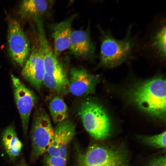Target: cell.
Returning a JSON list of instances; mask_svg holds the SVG:
<instances>
[{
    "mask_svg": "<svg viewBox=\"0 0 166 166\" xmlns=\"http://www.w3.org/2000/svg\"><path fill=\"white\" fill-rule=\"evenodd\" d=\"M70 75L68 91L77 97L93 93L99 81L98 76L83 68H72Z\"/></svg>",
    "mask_w": 166,
    "mask_h": 166,
    "instance_id": "11",
    "label": "cell"
},
{
    "mask_svg": "<svg viewBox=\"0 0 166 166\" xmlns=\"http://www.w3.org/2000/svg\"><path fill=\"white\" fill-rule=\"evenodd\" d=\"M8 23L7 42L9 55L14 62L23 66L30 51L29 40L18 21L10 18Z\"/></svg>",
    "mask_w": 166,
    "mask_h": 166,
    "instance_id": "7",
    "label": "cell"
},
{
    "mask_svg": "<svg viewBox=\"0 0 166 166\" xmlns=\"http://www.w3.org/2000/svg\"><path fill=\"white\" fill-rule=\"evenodd\" d=\"M44 162L45 166H67V158L61 156L46 154Z\"/></svg>",
    "mask_w": 166,
    "mask_h": 166,
    "instance_id": "19",
    "label": "cell"
},
{
    "mask_svg": "<svg viewBox=\"0 0 166 166\" xmlns=\"http://www.w3.org/2000/svg\"><path fill=\"white\" fill-rule=\"evenodd\" d=\"M73 15L51 26V35L54 42L53 52L57 57L63 51L69 49L72 31L73 22L76 17Z\"/></svg>",
    "mask_w": 166,
    "mask_h": 166,
    "instance_id": "12",
    "label": "cell"
},
{
    "mask_svg": "<svg viewBox=\"0 0 166 166\" xmlns=\"http://www.w3.org/2000/svg\"><path fill=\"white\" fill-rule=\"evenodd\" d=\"M33 49L22 70V77L34 88L40 91L43 83L44 64L38 44Z\"/></svg>",
    "mask_w": 166,
    "mask_h": 166,
    "instance_id": "10",
    "label": "cell"
},
{
    "mask_svg": "<svg viewBox=\"0 0 166 166\" xmlns=\"http://www.w3.org/2000/svg\"><path fill=\"white\" fill-rule=\"evenodd\" d=\"M165 19L158 22L152 31L145 45L152 57L162 60L166 59V26Z\"/></svg>",
    "mask_w": 166,
    "mask_h": 166,
    "instance_id": "13",
    "label": "cell"
},
{
    "mask_svg": "<svg viewBox=\"0 0 166 166\" xmlns=\"http://www.w3.org/2000/svg\"><path fill=\"white\" fill-rule=\"evenodd\" d=\"M13 94L15 103L20 115L23 134L27 136L30 116L36 102L33 92L17 77L11 76Z\"/></svg>",
    "mask_w": 166,
    "mask_h": 166,
    "instance_id": "8",
    "label": "cell"
},
{
    "mask_svg": "<svg viewBox=\"0 0 166 166\" xmlns=\"http://www.w3.org/2000/svg\"><path fill=\"white\" fill-rule=\"evenodd\" d=\"M38 44L44 64L43 84L50 90L59 93L68 91L69 80L66 72L54 55L46 37L43 23L37 24Z\"/></svg>",
    "mask_w": 166,
    "mask_h": 166,
    "instance_id": "3",
    "label": "cell"
},
{
    "mask_svg": "<svg viewBox=\"0 0 166 166\" xmlns=\"http://www.w3.org/2000/svg\"><path fill=\"white\" fill-rule=\"evenodd\" d=\"M165 156H162L152 160L147 166H166Z\"/></svg>",
    "mask_w": 166,
    "mask_h": 166,
    "instance_id": "20",
    "label": "cell"
},
{
    "mask_svg": "<svg viewBox=\"0 0 166 166\" xmlns=\"http://www.w3.org/2000/svg\"><path fill=\"white\" fill-rule=\"evenodd\" d=\"M74 123L69 119L57 123L54 128V135L52 142L46 154L67 158L69 146L75 132Z\"/></svg>",
    "mask_w": 166,
    "mask_h": 166,
    "instance_id": "9",
    "label": "cell"
},
{
    "mask_svg": "<svg viewBox=\"0 0 166 166\" xmlns=\"http://www.w3.org/2000/svg\"><path fill=\"white\" fill-rule=\"evenodd\" d=\"M14 166H30L24 160H22L17 162Z\"/></svg>",
    "mask_w": 166,
    "mask_h": 166,
    "instance_id": "21",
    "label": "cell"
},
{
    "mask_svg": "<svg viewBox=\"0 0 166 166\" xmlns=\"http://www.w3.org/2000/svg\"><path fill=\"white\" fill-rule=\"evenodd\" d=\"M132 101L151 116L164 119L166 115V81L156 78L139 84L130 93Z\"/></svg>",
    "mask_w": 166,
    "mask_h": 166,
    "instance_id": "1",
    "label": "cell"
},
{
    "mask_svg": "<svg viewBox=\"0 0 166 166\" xmlns=\"http://www.w3.org/2000/svg\"><path fill=\"white\" fill-rule=\"evenodd\" d=\"M132 26L129 27L125 36L116 38L109 30H101L99 64L107 68L117 66L133 56L137 43L132 34Z\"/></svg>",
    "mask_w": 166,
    "mask_h": 166,
    "instance_id": "2",
    "label": "cell"
},
{
    "mask_svg": "<svg viewBox=\"0 0 166 166\" xmlns=\"http://www.w3.org/2000/svg\"><path fill=\"white\" fill-rule=\"evenodd\" d=\"M53 135L54 128L47 113L42 107L36 108L34 113L30 133L31 162H34L41 155L46 153Z\"/></svg>",
    "mask_w": 166,
    "mask_h": 166,
    "instance_id": "4",
    "label": "cell"
},
{
    "mask_svg": "<svg viewBox=\"0 0 166 166\" xmlns=\"http://www.w3.org/2000/svg\"><path fill=\"white\" fill-rule=\"evenodd\" d=\"M0 141L6 157L10 162L14 163L21 155L23 145L18 136L13 124L9 125L4 129Z\"/></svg>",
    "mask_w": 166,
    "mask_h": 166,
    "instance_id": "15",
    "label": "cell"
},
{
    "mask_svg": "<svg viewBox=\"0 0 166 166\" xmlns=\"http://www.w3.org/2000/svg\"><path fill=\"white\" fill-rule=\"evenodd\" d=\"M49 109L50 116L54 123L57 124L67 119V107L60 97H55L50 101Z\"/></svg>",
    "mask_w": 166,
    "mask_h": 166,
    "instance_id": "17",
    "label": "cell"
},
{
    "mask_svg": "<svg viewBox=\"0 0 166 166\" xmlns=\"http://www.w3.org/2000/svg\"><path fill=\"white\" fill-rule=\"evenodd\" d=\"M69 49L70 53L75 56L86 58L94 54L95 45L87 32L72 30Z\"/></svg>",
    "mask_w": 166,
    "mask_h": 166,
    "instance_id": "14",
    "label": "cell"
},
{
    "mask_svg": "<svg viewBox=\"0 0 166 166\" xmlns=\"http://www.w3.org/2000/svg\"><path fill=\"white\" fill-rule=\"evenodd\" d=\"M79 113L84 128L93 138L102 140L109 136L110 119L99 104L91 100L85 101L81 105Z\"/></svg>",
    "mask_w": 166,
    "mask_h": 166,
    "instance_id": "5",
    "label": "cell"
},
{
    "mask_svg": "<svg viewBox=\"0 0 166 166\" xmlns=\"http://www.w3.org/2000/svg\"><path fill=\"white\" fill-rule=\"evenodd\" d=\"M78 166H128L125 155L119 151L94 144L77 156Z\"/></svg>",
    "mask_w": 166,
    "mask_h": 166,
    "instance_id": "6",
    "label": "cell"
},
{
    "mask_svg": "<svg viewBox=\"0 0 166 166\" xmlns=\"http://www.w3.org/2000/svg\"><path fill=\"white\" fill-rule=\"evenodd\" d=\"M51 1L25 0L22 1L18 9V14L23 19L41 18L51 7Z\"/></svg>",
    "mask_w": 166,
    "mask_h": 166,
    "instance_id": "16",
    "label": "cell"
},
{
    "mask_svg": "<svg viewBox=\"0 0 166 166\" xmlns=\"http://www.w3.org/2000/svg\"><path fill=\"white\" fill-rule=\"evenodd\" d=\"M166 131L152 136L142 137L144 142L152 146L158 148H166Z\"/></svg>",
    "mask_w": 166,
    "mask_h": 166,
    "instance_id": "18",
    "label": "cell"
}]
</instances>
